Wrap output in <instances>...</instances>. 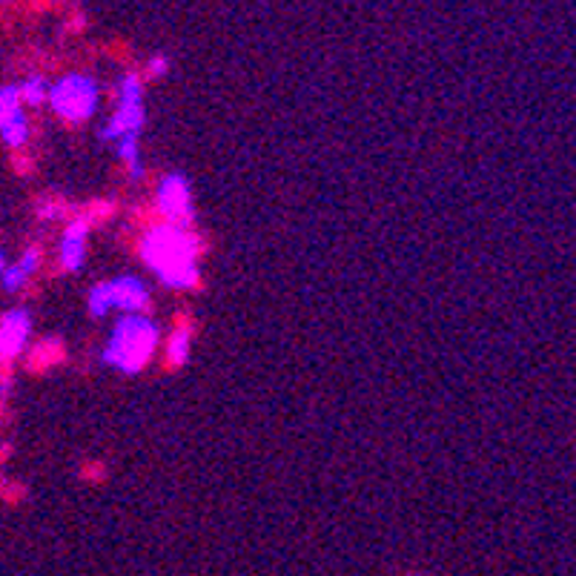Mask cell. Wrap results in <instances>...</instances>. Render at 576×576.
I'll return each mask as SVG.
<instances>
[{
  "instance_id": "1",
  "label": "cell",
  "mask_w": 576,
  "mask_h": 576,
  "mask_svg": "<svg viewBox=\"0 0 576 576\" xmlns=\"http://www.w3.org/2000/svg\"><path fill=\"white\" fill-rule=\"evenodd\" d=\"M144 259L158 272V279L176 290L198 284V241L187 229L158 227L144 241Z\"/></svg>"
},
{
  "instance_id": "2",
  "label": "cell",
  "mask_w": 576,
  "mask_h": 576,
  "mask_svg": "<svg viewBox=\"0 0 576 576\" xmlns=\"http://www.w3.org/2000/svg\"><path fill=\"white\" fill-rule=\"evenodd\" d=\"M158 345V327L144 315H123L115 325L103 361L123 373H138Z\"/></svg>"
},
{
  "instance_id": "3",
  "label": "cell",
  "mask_w": 576,
  "mask_h": 576,
  "mask_svg": "<svg viewBox=\"0 0 576 576\" xmlns=\"http://www.w3.org/2000/svg\"><path fill=\"white\" fill-rule=\"evenodd\" d=\"M49 101L67 121H87L98 106V87L83 75H69L49 90Z\"/></svg>"
},
{
  "instance_id": "4",
  "label": "cell",
  "mask_w": 576,
  "mask_h": 576,
  "mask_svg": "<svg viewBox=\"0 0 576 576\" xmlns=\"http://www.w3.org/2000/svg\"><path fill=\"white\" fill-rule=\"evenodd\" d=\"M144 126V98L138 78H126L121 83V106L110 126L103 130V138H138Z\"/></svg>"
},
{
  "instance_id": "5",
  "label": "cell",
  "mask_w": 576,
  "mask_h": 576,
  "mask_svg": "<svg viewBox=\"0 0 576 576\" xmlns=\"http://www.w3.org/2000/svg\"><path fill=\"white\" fill-rule=\"evenodd\" d=\"M158 207L166 216L169 227L187 229L192 224V196H189V184L184 181V176L164 178L158 189Z\"/></svg>"
},
{
  "instance_id": "6",
  "label": "cell",
  "mask_w": 576,
  "mask_h": 576,
  "mask_svg": "<svg viewBox=\"0 0 576 576\" xmlns=\"http://www.w3.org/2000/svg\"><path fill=\"white\" fill-rule=\"evenodd\" d=\"M29 333H32V318L24 310H12L0 318V361H9L24 350Z\"/></svg>"
},
{
  "instance_id": "7",
  "label": "cell",
  "mask_w": 576,
  "mask_h": 576,
  "mask_svg": "<svg viewBox=\"0 0 576 576\" xmlns=\"http://www.w3.org/2000/svg\"><path fill=\"white\" fill-rule=\"evenodd\" d=\"M106 287H110V304L112 307L130 313V315L146 310L149 293L138 279H133V275H126V279H118V282H106Z\"/></svg>"
},
{
  "instance_id": "8",
  "label": "cell",
  "mask_w": 576,
  "mask_h": 576,
  "mask_svg": "<svg viewBox=\"0 0 576 576\" xmlns=\"http://www.w3.org/2000/svg\"><path fill=\"white\" fill-rule=\"evenodd\" d=\"M83 250H87V221H75L63 232L60 261L67 270H78L83 264Z\"/></svg>"
},
{
  "instance_id": "9",
  "label": "cell",
  "mask_w": 576,
  "mask_h": 576,
  "mask_svg": "<svg viewBox=\"0 0 576 576\" xmlns=\"http://www.w3.org/2000/svg\"><path fill=\"white\" fill-rule=\"evenodd\" d=\"M37 250H29V252H24V259H20L17 264H12V267H6L4 270V275H0V282H4V287L9 290V293H15V290H20L27 284V279L35 272V267H37Z\"/></svg>"
},
{
  "instance_id": "10",
  "label": "cell",
  "mask_w": 576,
  "mask_h": 576,
  "mask_svg": "<svg viewBox=\"0 0 576 576\" xmlns=\"http://www.w3.org/2000/svg\"><path fill=\"white\" fill-rule=\"evenodd\" d=\"M17 121H27L24 110H20V92L17 87H4L0 90V130H6Z\"/></svg>"
},
{
  "instance_id": "11",
  "label": "cell",
  "mask_w": 576,
  "mask_h": 576,
  "mask_svg": "<svg viewBox=\"0 0 576 576\" xmlns=\"http://www.w3.org/2000/svg\"><path fill=\"white\" fill-rule=\"evenodd\" d=\"M189 341H192V336H189L187 327H181V330L173 333V338H169V350H166L169 365L178 368V365H184V361L189 358Z\"/></svg>"
},
{
  "instance_id": "12",
  "label": "cell",
  "mask_w": 576,
  "mask_h": 576,
  "mask_svg": "<svg viewBox=\"0 0 576 576\" xmlns=\"http://www.w3.org/2000/svg\"><path fill=\"white\" fill-rule=\"evenodd\" d=\"M0 133H4V141H6L12 149H17V146H24L27 138H29V123H27V121H17V123L6 126V130H0Z\"/></svg>"
},
{
  "instance_id": "13",
  "label": "cell",
  "mask_w": 576,
  "mask_h": 576,
  "mask_svg": "<svg viewBox=\"0 0 576 576\" xmlns=\"http://www.w3.org/2000/svg\"><path fill=\"white\" fill-rule=\"evenodd\" d=\"M17 92H20V98L29 101V103H40L47 98V83L40 78H35V80H27L24 87H17Z\"/></svg>"
},
{
  "instance_id": "14",
  "label": "cell",
  "mask_w": 576,
  "mask_h": 576,
  "mask_svg": "<svg viewBox=\"0 0 576 576\" xmlns=\"http://www.w3.org/2000/svg\"><path fill=\"white\" fill-rule=\"evenodd\" d=\"M166 69H169V60H166V58H155V60L146 67V75H149V78H161Z\"/></svg>"
}]
</instances>
